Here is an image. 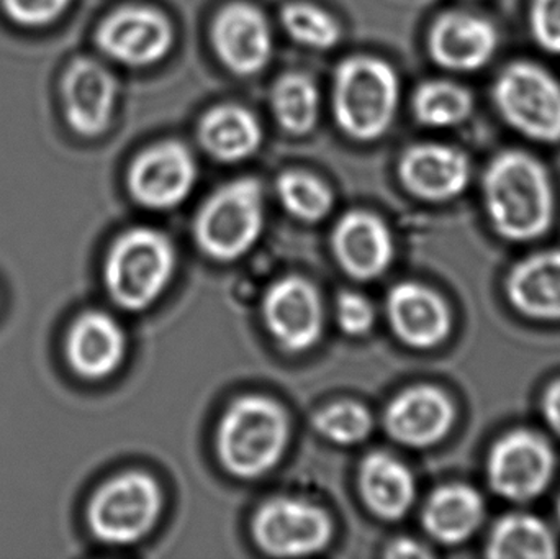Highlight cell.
<instances>
[{
  "mask_svg": "<svg viewBox=\"0 0 560 559\" xmlns=\"http://www.w3.org/2000/svg\"><path fill=\"white\" fill-rule=\"evenodd\" d=\"M395 337L415 350H433L450 337L453 315L443 295L420 282H400L385 302Z\"/></svg>",
  "mask_w": 560,
  "mask_h": 559,
  "instance_id": "cell-17",
  "label": "cell"
},
{
  "mask_svg": "<svg viewBox=\"0 0 560 559\" xmlns=\"http://www.w3.org/2000/svg\"><path fill=\"white\" fill-rule=\"evenodd\" d=\"M529 26L545 51L560 55V0H533Z\"/></svg>",
  "mask_w": 560,
  "mask_h": 559,
  "instance_id": "cell-33",
  "label": "cell"
},
{
  "mask_svg": "<svg viewBox=\"0 0 560 559\" xmlns=\"http://www.w3.org/2000/svg\"><path fill=\"white\" fill-rule=\"evenodd\" d=\"M385 557L388 558H431L433 554L428 550L424 545L418 544L417 540L411 538H398L392 541L385 551Z\"/></svg>",
  "mask_w": 560,
  "mask_h": 559,
  "instance_id": "cell-35",
  "label": "cell"
},
{
  "mask_svg": "<svg viewBox=\"0 0 560 559\" xmlns=\"http://www.w3.org/2000/svg\"><path fill=\"white\" fill-rule=\"evenodd\" d=\"M253 540L269 557L303 558L319 554L332 537V522L319 505L296 498H275L255 512Z\"/></svg>",
  "mask_w": 560,
  "mask_h": 559,
  "instance_id": "cell-11",
  "label": "cell"
},
{
  "mask_svg": "<svg viewBox=\"0 0 560 559\" xmlns=\"http://www.w3.org/2000/svg\"><path fill=\"white\" fill-rule=\"evenodd\" d=\"M358 488L365 508L382 521L397 522L413 508V473L390 453L372 452L359 466Z\"/></svg>",
  "mask_w": 560,
  "mask_h": 559,
  "instance_id": "cell-23",
  "label": "cell"
},
{
  "mask_svg": "<svg viewBox=\"0 0 560 559\" xmlns=\"http://www.w3.org/2000/svg\"><path fill=\"white\" fill-rule=\"evenodd\" d=\"M556 466V452L545 436L533 430H512L490 449L487 481L499 498L526 504L548 491Z\"/></svg>",
  "mask_w": 560,
  "mask_h": 559,
  "instance_id": "cell-8",
  "label": "cell"
},
{
  "mask_svg": "<svg viewBox=\"0 0 560 559\" xmlns=\"http://www.w3.org/2000/svg\"><path fill=\"white\" fill-rule=\"evenodd\" d=\"M280 23L293 42L306 48H335L342 35L338 20L310 2L287 3L280 12Z\"/></svg>",
  "mask_w": 560,
  "mask_h": 559,
  "instance_id": "cell-29",
  "label": "cell"
},
{
  "mask_svg": "<svg viewBox=\"0 0 560 559\" xmlns=\"http://www.w3.org/2000/svg\"><path fill=\"white\" fill-rule=\"evenodd\" d=\"M199 167L192 151L176 140H164L141 151L127 171V187L138 206L170 210L192 194Z\"/></svg>",
  "mask_w": 560,
  "mask_h": 559,
  "instance_id": "cell-12",
  "label": "cell"
},
{
  "mask_svg": "<svg viewBox=\"0 0 560 559\" xmlns=\"http://www.w3.org/2000/svg\"><path fill=\"white\" fill-rule=\"evenodd\" d=\"M176 269V248L160 230L137 226L108 249L104 282L108 295L128 312L147 311L161 298Z\"/></svg>",
  "mask_w": 560,
  "mask_h": 559,
  "instance_id": "cell-4",
  "label": "cell"
},
{
  "mask_svg": "<svg viewBox=\"0 0 560 559\" xmlns=\"http://www.w3.org/2000/svg\"><path fill=\"white\" fill-rule=\"evenodd\" d=\"M262 321L279 348L287 353H305L322 338V298L302 276H285L266 291Z\"/></svg>",
  "mask_w": 560,
  "mask_h": 559,
  "instance_id": "cell-13",
  "label": "cell"
},
{
  "mask_svg": "<svg viewBox=\"0 0 560 559\" xmlns=\"http://www.w3.org/2000/svg\"><path fill=\"white\" fill-rule=\"evenodd\" d=\"M398 177L411 196L427 202H447L467 189L472 166L459 148L418 143L401 154Z\"/></svg>",
  "mask_w": 560,
  "mask_h": 559,
  "instance_id": "cell-16",
  "label": "cell"
},
{
  "mask_svg": "<svg viewBox=\"0 0 560 559\" xmlns=\"http://www.w3.org/2000/svg\"><path fill=\"white\" fill-rule=\"evenodd\" d=\"M313 429L336 445L351 446L364 442L374 429L368 407L354 400L328 404L313 416Z\"/></svg>",
  "mask_w": 560,
  "mask_h": 559,
  "instance_id": "cell-30",
  "label": "cell"
},
{
  "mask_svg": "<svg viewBox=\"0 0 560 559\" xmlns=\"http://www.w3.org/2000/svg\"><path fill=\"white\" fill-rule=\"evenodd\" d=\"M290 440L285 409L269 397H240L217 429V453L223 468L240 479H258L280 462Z\"/></svg>",
  "mask_w": 560,
  "mask_h": 559,
  "instance_id": "cell-2",
  "label": "cell"
},
{
  "mask_svg": "<svg viewBox=\"0 0 560 559\" xmlns=\"http://www.w3.org/2000/svg\"><path fill=\"white\" fill-rule=\"evenodd\" d=\"M266 222L262 184L242 177L219 187L194 220L197 246L215 261L242 258L261 238Z\"/></svg>",
  "mask_w": 560,
  "mask_h": 559,
  "instance_id": "cell-5",
  "label": "cell"
},
{
  "mask_svg": "<svg viewBox=\"0 0 560 559\" xmlns=\"http://www.w3.org/2000/svg\"><path fill=\"white\" fill-rule=\"evenodd\" d=\"M65 354L69 368L82 380H105L124 363L127 337L110 314L84 312L69 327Z\"/></svg>",
  "mask_w": 560,
  "mask_h": 559,
  "instance_id": "cell-20",
  "label": "cell"
},
{
  "mask_svg": "<svg viewBox=\"0 0 560 559\" xmlns=\"http://www.w3.org/2000/svg\"><path fill=\"white\" fill-rule=\"evenodd\" d=\"M58 97L68 130L81 140H98L110 130L117 110V78L101 59L74 56L59 74Z\"/></svg>",
  "mask_w": 560,
  "mask_h": 559,
  "instance_id": "cell-9",
  "label": "cell"
},
{
  "mask_svg": "<svg viewBox=\"0 0 560 559\" xmlns=\"http://www.w3.org/2000/svg\"><path fill=\"white\" fill-rule=\"evenodd\" d=\"M74 0H0L7 22L25 32H43L61 22Z\"/></svg>",
  "mask_w": 560,
  "mask_h": 559,
  "instance_id": "cell-31",
  "label": "cell"
},
{
  "mask_svg": "<svg viewBox=\"0 0 560 559\" xmlns=\"http://www.w3.org/2000/svg\"><path fill=\"white\" fill-rule=\"evenodd\" d=\"M499 43V30L490 20L460 10L438 16L428 35L431 59L457 72L479 71L489 65Z\"/></svg>",
  "mask_w": 560,
  "mask_h": 559,
  "instance_id": "cell-18",
  "label": "cell"
},
{
  "mask_svg": "<svg viewBox=\"0 0 560 559\" xmlns=\"http://www.w3.org/2000/svg\"><path fill=\"white\" fill-rule=\"evenodd\" d=\"M492 94L497 110L518 133L539 143H559L560 82L548 69L512 62L500 72Z\"/></svg>",
  "mask_w": 560,
  "mask_h": 559,
  "instance_id": "cell-7",
  "label": "cell"
},
{
  "mask_svg": "<svg viewBox=\"0 0 560 559\" xmlns=\"http://www.w3.org/2000/svg\"><path fill=\"white\" fill-rule=\"evenodd\" d=\"M200 147L220 163H240L258 153L265 141L261 121L236 104L210 108L197 127Z\"/></svg>",
  "mask_w": 560,
  "mask_h": 559,
  "instance_id": "cell-24",
  "label": "cell"
},
{
  "mask_svg": "<svg viewBox=\"0 0 560 559\" xmlns=\"http://www.w3.org/2000/svg\"><path fill=\"white\" fill-rule=\"evenodd\" d=\"M271 105L283 131L293 137H305L318 121V88L305 72H287L272 85Z\"/></svg>",
  "mask_w": 560,
  "mask_h": 559,
  "instance_id": "cell-26",
  "label": "cell"
},
{
  "mask_svg": "<svg viewBox=\"0 0 560 559\" xmlns=\"http://www.w3.org/2000/svg\"><path fill=\"white\" fill-rule=\"evenodd\" d=\"M176 33L170 16L151 5H121L95 26L94 43L104 58L128 68H147L163 61Z\"/></svg>",
  "mask_w": 560,
  "mask_h": 559,
  "instance_id": "cell-10",
  "label": "cell"
},
{
  "mask_svg": "<svg viewBox=\"0 0 560 559\" xmlns=\"http://www.w3.org/2000/svg\"><path fill=\"white\" fill-rule=\"evenodd\" d=\"M210 43L219 61L233 74L248 78L268 68L275 36L265 13L248 2H232L219 10L210 26Z\"/></svg>",
  "mask_w": 560,
  "mask_h": 559,
  "instance_id": "cell-14",
  "label": "cell"
},
{
  "mask_svg": "<svg viewBox=\"0 0 560 559\" xmlns=\"http://www.w3.org/2000/svg\"><path fill=\"white\" fill-rule=\"evenodd\" d=\"M506 299L523 317L560 322V249L535 253L506 276Z\"/></svg>",
  "mask_w": 560,
  "mask_h": 559,
  "instance_id": "cell-21",
  "label": "cell"
},
{
  "mask_svg": "<svg viewBox=\"0 0 560 559\" xmlns=\"http://www.w3.org/2000/svg\"><path fill=\"white\" fill-rule=\"evenodd\" d=\"M163 491L153 476L125 471L98 486L85 511L92 537L108 547H130L156 527Z\"/></svg>",
  "mask_w": 560,
  "mask_h": 559,
  "instance_id": "cell-6",
  "label": "cell"
},
{
  "mask_svg": "<svg viewBox=\"0 0 560 559\" xmlns=\"http://www.w3.org/2000/svg\"><path fill=\"white\" fill-rule=\"evenodd\" d=\"M336 322L349 337H364L375 325V308L365 295L341 292L336 299Z\"/></svg>",
  "mask_w": 560,
  "mask_h": 559,
  "instance_id": "cell-32",
  "label": "cell"
},
{
  "mask_svg": "<svg viewBox=\"0 0 560 559\" xmlns=\"http://www.w3.org/2000/svg\"><path fill=\"white\" fill-rule=\"evenodd\" d=\"M418 124L430 128H451L472 115L474 97L456 82L434 79L418 85L411 101Z\"/></svg>",
  "mask_w": 560,
  "mask_h": 559,
  "instance_id": "cell-27",
  "label": "cell"
},
{
  "mask_svg": "<svg viewBox=\"0 0 560 559\" xmlns=\"http://www.w3.org/2000/svg\"><path fill=\"white\" fill-rule=\"evenodd\" d=\"M453 399L441 387L413 386L392 399L384 426L392 440L408 449H430L446 439L456 423Z\"/></svg>",
  "mask_w": 560,
  "mask_h": 559,
  "instance_id": "cell-15",
  "label": "cell"
},
{
  "mask_svg": "<svg viewBox=\"0 0 560 559\" xmlns=\"http://www.w3.org/2000/svg\"><path fill=\"white\" fill-rule=\"evenodd\" d=\"M541 412L546 426L560 439V380L555 381L542 394Z\"/></svg>",
  "mask_w": 560,
  "mask_h": 559,
  "instance_id": "cell-34",
  "label": "cell"
},
{
  "mask_svg": "<svg viewBox=\"0 0 560 559\" xmlns=\"http://www.w3.org/2000/svg\"><path fill=\"white\" fill-rule=\"evenodd\" d=\"M276 190L283 209L306 223L322 222L335 203L328 184L305 171L293 170L280 174Z\"/></svg>",
  "mask_w": 560,
  "mask_h": 559,
  "instance_id": "cell-28",
  "label": "cell"
},
{
  "mask_svg": "<svg viewBox=\"0 0 560 559\" xmlns=\"http://www.w3.org/2000/svg\"><path fill=\"white\" fill-rule=\"evenodd\" d=\"M556 514H558V519H559V522H560V498H559V501H558V505H556Z\"/></svg>",
  "mask_w": 560,
  "mask_h": 559,
  "instance_id": "cell-36",
  "label": "cell"
},
{
  "mask_svg": "<svg viewBox=\"0 0 560 559\" xmlns=\"http://www.w3.org/2000/svg\"><path fill=\"white\" fill-rule=\"evenodd\" d=\"M486 515V501L480 492L472 486L453 482L431 492L421 512V525L438 544L457 547L480 531Z\"/></svg>",
  "mask_w": 560,
  "mask_h": 559,
  "instance_id": "cell-22",
  "label": "cell"
},
{
  "mask_svg": "<svg viewBox=\"0 0 560 559\" xmlns=\"http://www.w3.org/2000/svg\"><path fill=\"white\" fill-rule=\"evenodd\" d=\"M331 248L346 275L359 281L381 278L395 256L390 229L381 217L365 210H351L338 220Z\"/></svg>",
  "mask_w": 560,
  "mask_h": 559,
  "instance_id": "cell-19",
  "label": "cell"
},
{
  "mask_svg": "<svg viewBox=\"0 0 560 559\" xmlns=\"http://www.w3.org/2000/svg\"><path fill=\"white\" fill-rule=\"evenodd\" d=\"M482 197L490 225L509 242H535L555 223L551 176L538 158L525 151H503L490 161Z\"/></svg>",
  "mask_w": 560,
  "mask_h": 559,
  "instance_id": "cell-1",
  "label": "cell"
},
{
  "mask_svg": "<svg viewBox=\"0 0 560 559\" xmlns=\"http://www.w3.org/2000/svg\"><path fill=\"white\" fill-rule=\"evenodd\" d=\"M400 81L390 62L374 56H351L332 78V114L339 130L355 141H375L397 117Z\"/></svg>",
  "mask_w": 560,
  "mask_h": 559,
  "instance_id": "cell-3",
  "label": "cell"
},
{
  "mask_svg": "<svg viewBox=\"0 0 560 559\" xmlns=\"http://www.w3.org/2000/svg\"><path fill=\"white\" fill-rule=\"evenodd\" d=\"M483 554L492 559H552L558 557V540L542 519L512 512L493 525Z\"/></svg>",
  "mask_w": 560,
  "mask_h": 559,
  "instance_id": "cell-25",
  "label": "cell"
}]
</instances>
